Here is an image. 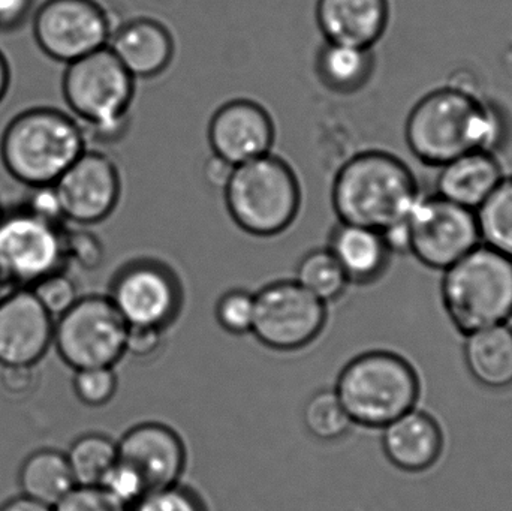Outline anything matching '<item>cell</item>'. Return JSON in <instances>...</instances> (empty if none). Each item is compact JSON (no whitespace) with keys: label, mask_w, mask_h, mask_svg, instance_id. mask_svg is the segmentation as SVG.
Segmentation results:
<instances>
[{"label":"cell","mask_w":512,"mask_h":511,"mask_svg":"<svg viewBox=\"0 0 512 511\" xmlns=\"http://www.w3.org/2000/svg\"><path fill=\"white\" fill-rule=\"evenodd\" d=\"M508 129L496 102L471 84L450 83L418 99L406 119L405 140L418 161L439 168L465 153H498Z\"/></svg>","instance_id":"6da1fadb"},{"label":"cell","mask_w":512,"mask_h":511,"mask_svg":"<svg viewBox=\"0 0 512 511\" xmlns=\"http://www.w3.org/2000/svg\"><path fill=\"white\" fill-rule=\"evenodd\" d=\"M420 195L417 177L402 159L369 150L342 165L331 201L339 222L384 231L406 221Z\"/></svg>","instance_id":"7a4b0ae2"},{"label":"cell","mask_w":512,"mask_h":511,"mask_svg":"<svg viewBox=\"0 0 512 511\" xmlns=\"http://www.w3.org/2000/svg\"><path fill=\"white\" fill-rule=\"evenodd\" d=\"M83 126L53 107H33L9 120L0 137V161L26 186L54 185L87 149Z\"/></svg>","instance_id":"3957f363"},{"label":"cell","mask_w":512,"mask_h":511,"mask_svg":"<svg viewBox=\"0 0 512 511\" xmlns=\"http://www.w3.org/2000/svg\"><path fill=\"white\" fill-rule=\"evenodd\" d=\"M65 66L62 96L86 137L120 140L129 125L135 78L108 47Z\"/></svg>","instance_id":"277c9868"},{"label":"cell","mask_w":512,"mask_h":511,"mask_svg":"<svg viewBox=\"0 0 512 511\" xmlns=\"http://www.w3.org/2000/svg\"><path fill=\"white\" fill-rule=\"evenodd\" d=\"M442 303L463 335L505 324L512 318V260L478 245L444 270Z\"/></svg>","instance_id":"5b68a950"},{"label":"cell","mask_w":512,"mask_h":511,"mask_svg":"<svg viewBox=\"0 0 512 511\" xmlns=\"http://www.w3.org/2000/svg\"><path fill=\"white\" fill-rule=\"evenodd\" d=\"M336 393L352 423L385 428L420 398V380L403 357L385 351L352 360L337 381Z\"/></svg>","instance_id":"8992f818"},{"label":"cell","mask_w":512,"mask_h":511,"mask_svg":"<svg viewBox=\"0 0 512 511\" xmlns=\"http://www.w3.org/2000/svg\"><path fill=\"white\" fill-rule=\"evenodd\" d=\"M224 195L234 222L258 237L282 233L300 209L297 176L285 161L270 153L237 165Z\"/></svg>","instance_id":"52a82bcc"},{"label":"cell","mask_w":512,"mask_h":511,"mask_svg":"<svg viewBox=\"0 0 512 511\" xmlns=\"http://www.w3.org/2000/svg\"><path fill=\"white\" fill-rule=\"evenodd\" d=\"M128 324L110 297H80L54 321L53 344L74 369L113 368L125 354Z\"/></svg>","instance_id":"ba28073f"},{"label":"cell","mask_w":512,"mask_h":511,"mask_svg":"<svg viewBox=\"0 0 512 511\" xmlns=\"http://www.w3.org/2000/svg\"><path fill=\"white\" fill-rule=\"evenodd\" d=\"M409 254L423 266L447 270L481 245L477 213L421 192L406 218Z\"/></svg>","instance_id":"9c48e42d"},{"label":"cell","mask_w":512,"mask_h":511,"mask_svg":"<svg viewBox=\"0 0 512 511\" xmlns=\"http://www.w3.org/2000/svg\"><path fill=\"white\" fill-rule=\"evenodd\" d=\"M65 225L48 224L20 207L0 212V275L11 288H30L68 264Z\"/></svg>","instance_id":"30bf717a"},{"label":"cell","mask_w":512,"mask_h":511,"mask_svg":"<svg viewBox=\"0 0 512 511\" xmlns=\"http://www.w3.org/2000/svg\"><path fill=\"white\" fill-rule=\"evenodd\" d=\"M113 30L110 15L96 0H45L32 21L39 50L63 65L108 47Z\"/></svg>","instance_id":"8fae6325"},{"label":"cell","mask_w":512,"mask_h":511,"mask_svg":"<svg viewBox=\"0 0 512 511\" xmlns=\"http://www.w3.org/2000/svg\"><path fill=\"white\" fill-rule=\"evenodd\" d=\"M325 317V303L298 282H274L255 294L252 333L274 350H297L319 335Z\"/></svg>","instance_id":"7c38bea8"},{"label":"cell","mask_w":512,"mask_h":511,"mask_svg":"<svg viewBox=\"0 0 512 511\" xmlns=\"http://www.w3.org/2000/svg\"><path fill=\"white\" fill-rule=\"evenodd\" d=\"M110 300L128 327L164 329L179 311L180 285L176 276L156 261L141 260L123 267Z\"/></svg>","instance_id":"4fadbf2b"},{"label":"cell","mask_w":512,"mask_h":511,"mask_svg":"<svg viewBox=\"0 0 512 511\" xmlns=\"http://www.w3.org/2000/svg\"><path fill=\"white\" fill-rule=\"evenodd\" d=\"M66 222L89 227L105 221L119 203V170L105 153L84 150L54 183Z\"/></svg>","instance_id":"5bb4252c"},{"label":"cell","mask_w":512,"mask_h":511,"mask_svg":"<svg viewBox=\"0 0 512 511\" xmlns=\"http://www.w3.org/2000/svg\"><path fill=\"white\" fill-rule=\"evenodd\" d=\"M54 318L30 288L0 297V366L36 365L53 345Z\"/></svg>","instance_id":"9a60e30c"},{"label":"cell","mask_w":512,"mask_h":511,"mask_svg":"<svg viewBox=\"0 0 512 511\" xmlns=\"http://www.w3.org/2000/svg\"><path fill=\"white\" fill-rule=\"evenodd\" d=\"M209 141L213 155L237 167L270 153L273 120L256 102L236 99L222 105L212 117Z\"/></svg>","instance_id":"2e32d148"},{"label":"cell","mask_w":512,"mask_h":511,"mask_svg":"<svg viewBox=\"0 0 512 511\" xmlns=\"http://www.w3.org/2000/svg\"><path fill=\"white\" fill-rule=\"evenodd\" d=\"M120 461L134 467L146 480L149 491L177 485L185 470L186 452L173 429L144 423L126 432L117 444Z\"/></svg>","instance_id":"e0dca14e"},{"label":"cell","mask_w":512,"mask_h":511,"mask_svg":"<svg viewBox=\"0 0 512 511\" xmlns=\"http://www.w3.org/2000/svg\"><path fill=\"white\" fill-rule=\"evenodd\" d=\"M315 14L325 42L372 48L390 23V0H316Z\"/></svg>","instance_id":"ac0fdd59"},{"label":"cell","mask_w":512,"mask_h":511,"mask_svg":"<svg viewBox=\"0 0 512 511\" xmlns=\"http://www.w3.org/2000/svg\"><path fill=\"white\" fill-rule=\"evenodd\" d=\"M108 48L132 77L152 78L170 66L174 39L161 21L132 18L113 30Z\"/></svg>","instance_id":"d6986e66"},{"label":"cell","mask_w":512,"mask_h":511,"mask_svg":"<svg viewBox=\"0 0 512 511\" xmlns=\"http://www.w3.org/2000/svg\"><path fill=\"white\" fill-rule=\"evenodd\" d=\"M382 446L397 468L418 473L438 462L444 435L432 416L414 408L385 426Z\"/></svg>","instance_id":"ffe728a7"},{"label":"cell","mask_w":512,"mask_h":511,"mask_svg":"<svg viewBox=\"0 0 512 511\" xmlns=\"http://www.w3.org/2000/svg\"><path fill=\"white\" fill-rule=\"evenodd\" d=\"M505 176L498 153H465L439 167L435 194L477 212Z\"/></svg>","instance_id":"44dd1931"},{"label":"cell","mask_w":512,"mask_h":511,"mask_svg":"<svg viewBox=\"0 0 512 511\" xmlns=\"http://www.w3.org/2000/svg\"><path fill=\"white\" fill-rule=\"evenodd\" d=\"M328 249L349 282L357 284H369L381 278L393 255L381 231L345 222L334 228Z\"/></svg>","instance_id":"7402d4cb"},{"label":"cell","mask_w":512,"mask_h":511,"mask_svg":"<svg viewBox=\"0 0 512 511\" xmlns=\"http://www.w3.org/2000/svg\"><path fill=\"white\" fill-rule=\"evenodd\" d=\"M465 360L474 380L492 390L512 387V327L498 324L471 333Z\"/></svg>","instance_id":"603a6c76"},{"label":"cell","mask_w":512,"mask_h":511,"mask_svg":"<svg viewBox=\"0 0 512 511\" xmlns=\"http://www.w3.org/2000/svg\"><path fill=\"white\" fill-rule=\"evenodd\" d=\"M18 480L23 495L50 507L77 486L66 455L53 449L32 453L21 465Z\"/></svg>","instance_id":"cb8c5ba5"},{"label":"cell","mask_w":512,"mask_h":511,"mask_svg":"<svg viewBox=\"0 0 512 511\" xmlns=\"http://www.w3.org/2000/svg\"><path fill=\"white\" fill-rule=\"evenodd\" d=\"M372 48L325 42L316 57V72L322 83L339 93L360 90L373 72Z\"/></svg>","instance_id":"d4e9b609"},{"label":"cell","mask_w":512,"mask_h":511,"mask_svg":"<svg viewBox=\"0 0 512 511\" xmlns=\"http://www.w3.org/2000/svg\"><path fill=\"white\" fill-rule=\"evenodd\" d=\"M77 486H99L117 459V444L105 435L89 434L78 438L66 453Z\"/></svg>","instance_id":"484cf974"},{"label":"cell","mask_w":512,"mask_h":511,"mask_svg":"<svg viewBox=\"0 0 512 511\" xmlns=\"http://www.w3.org/2000/svg\"><path fill=\"white\" fill-rule=\"evenodd\" d=\"M475 213L481 243L512 260V176H505Z\"/></svg>","instance_id":"4316f807"},{"label":"cell","mask_w":512,"mask_h":511,"mask_svg":"<svg viewBox=\"0 0 512 511\" xmlns=\"http://www.w3.org/2000/svg\"><path fill=\"white\" fill-rule=\"evenodd\" d=\"M295 282L325 305L339 299L351 284L328 248L315 249L301 258Z\"/></svg>","instance_id":"83f0119b"},{"label":"cell","mask_w":512,"mask_h":511,"mask_svg":"<svg viewBox=\"0 0 512 511\" xmlns=\"http://www.w3.org/2000/svg\"><path fill=\"white\" fill-rule=\"evenodd\" d=\"M303 422L309 434L321 441L345 437L352 425L336 390H322L313 395L304 407Z\"/></svg>","instance_id":"f1b7e54d"},{"label":"cell","mask_w":512,"mask_h":511,"mask_svg":"<svg viewBox=\"0 0 512 511\" xmlns=\"http://www.w3.org/2000/svg\"><path fill=\"white\" fill-rule=\"evenodd\" d=\"M30 290L54 320L65 314L80 299L77 284L65 270L45 276L30 287Z\"/></svg>","instance_id":"f546056e"},{"label":"cell","mask_w":512,"mask_h":511,"mask_svg":"<svg viewBox=\"0 0 512 511\" xmlns=\"http://www.w3.org/2000/svg\"><path fill=\"white\" fill-rule=\"evenodd\" d=\"M216 318L233 335L251 333L255 320V294L245 290L228 291L216 306Z\"/></svg>","instance_id":"4dcf8cb0"},{"label":"cell","mask_w":512,"mask_h":511,"mask_svg":"<svg viewBox=\"0 0 512 511\" xmlns=\"http://www.w3.org/2000/svg\"><path fill=\"white\" fill-rule=\"evenodd\" d=\"M99 486L128 509H132L147 492H150L141 474L120 459H117L116 464L105 474Z\"/></svg>","instance_id":"1f68e13d"},{"label":"cell","mask_w":512,"mask_h":511,"mask_svg":"<svg viewBox=\"0 0 512 511\" xmlns=\"http://www.w3.org/2000/svg\"><path fill=\"white\" fill-rule=\"evenodd\" d=\"M75 395L89 407H102L113 399L117 389V377L113 368H89L75 371Z\"/></svg>","instance_id":"d6a6232c"},{"label":"cell","mask_w":512,"mask_h":511,"mask_svg":"<svg viewBox=\"0 0 512 511\" xmlns=\"http://www.w3.org/2000/svg\"><path fill=\"white\" fill-rule=\"evenodd\" d=\"M66 257L87 272L99 269L104 263L105 251L99 237L83 227L65 231Z\"/></svg>","instance_id":"836d02e7"},{"label":"cell","mask_w":512,"mask_h":511,"mask_svg":"<svg viewBox=\"0 0 512 511\" xmlns=\"http://www.w3.org/2000/svg\"><path fill=\"white\" fill-rule=\"evenodd\" d=\"M131 511H204L201 501L179 485L147 492Z\"/></svg>","instance_id":"e575fe53"},{"label":"cell","mask_w":512,"mask_h":511,"mask_svg":"<svg viewBox=\"0 0 512 511\" xmlns=\"http://www.w3.org/2000/svg\"><path fill=\"white\" fill-rule=\"evenodd\" d=\"M54 511H131L114 500L101 486H75Z\"/></svg>","instance_id":"d590c367"},{"label":"cell","mask_w":512,"mask_h":511,"mask_svg":"<svg viewBox=\"0 0 512 511\" xmlns=\"http://www.w3.org/2000/svg\"><path fill=\"white\" fill-rule=\"evenodd\" d=\"M21 207L30 215L36 216V218L48 222V224L59 225V227L65 225L62 203H60L59 194H57L54 185L30 188L29 195H27Z\"/></svg>","instance_id":"8d00e7d4"},{"label":"cell","mask_w":512,"mask_h":511,"mask_svg":"<svg viewBox=\"0 0 512 511\" xmlns=\"http://www.w3.org/2000/svg\"><path fill=\"white\" fill-rule=\"evenodd\" d=\"M162 345V330L155 327H128L125 342V354L138 359L155 356Z\"/></svg>","instance_id":"74e56055"},{"label":"cell","mask_w":512,"mask_h":511,"mask_svg":"<svg viewBox=\"0 0 512 511\" xmlns=\"http://www.w3.org/2000/svg\"><path fill=\"white\" fill-rule=\"evenodd\" d=\"M35 0H0V32H15L29 20Z\"/></svg>","instance_id":"f35d334b"},{"label":"cell","mask_w":512,"mask_h":511,"mask_svg":"<svg viewBox=\"0 0 512 511\" xmlns=\"http://www.w3.org/2000/svg\"><path fill=\"white\" fill-rule=\"evenodd\" d=\"M0 386L12 396H23L33 386L32 366H2Z\"/></svg>","instance_id":"ab89813d"},{"label":"cell","mask_w":512,"mask_h":511,"mask_svg":"<svg viewBox=\"0 0 512 511\" xmlns=\"http://www.w3.org/2000/svg\"><path fill=\"white\" fill-rule=\"evenodd\" d=\"M234 168L236 167L231 165L230 162L213 155L212 158L206 162L204 174H206V180L209 182V185L224 191V189L227 188L228 182H230L231 176H233Z\"/></svg>","instance_id":"60d3db41"},{"label":"cell","mask_w":512,"mask_h":511,"mask_svg":"<svg viewBox=\"0 0 512 511\" xmlns=\"http://www.w3.org/2000/svg\"><path fill=\"white\" fill-rule=\"evenodd\" d=\"M0 511H54L53 507L47 506V504L39 503V501L33 500V498L21 495V497L12 498V500L6 501Z\"/></svg>","instance_id":"b9f144b4"},{"label":"cell","mask_w":512,"mask_h":511,"mask_svg":"<svg viewBox=\"0 0 512 511\" xmlns=\"http://www.w3.org/2000/svg\"><path fill=\"white\" fill-rule=\"evenodd\" d=\"M9 86H11V68L5 54L0 51V102L8 95Z\"/></svg>","instance_id":"7bdbcfd3"},{"label":"cell","mask_w":512,"mask_h":511,"mask_svg":"<svg viewBox=\"0 0 512 511\" xmlns=\"http://www.w3.org/2000/svg\"><path fill=\"white\" fill-rule=\"evenodd\" d=\"M9 290L8 285H6L5 279L2 278V275H0V297L3 296V294L6 293V291Z\"/></svg>","instance_id":"ee69618b"}]
</instances>
